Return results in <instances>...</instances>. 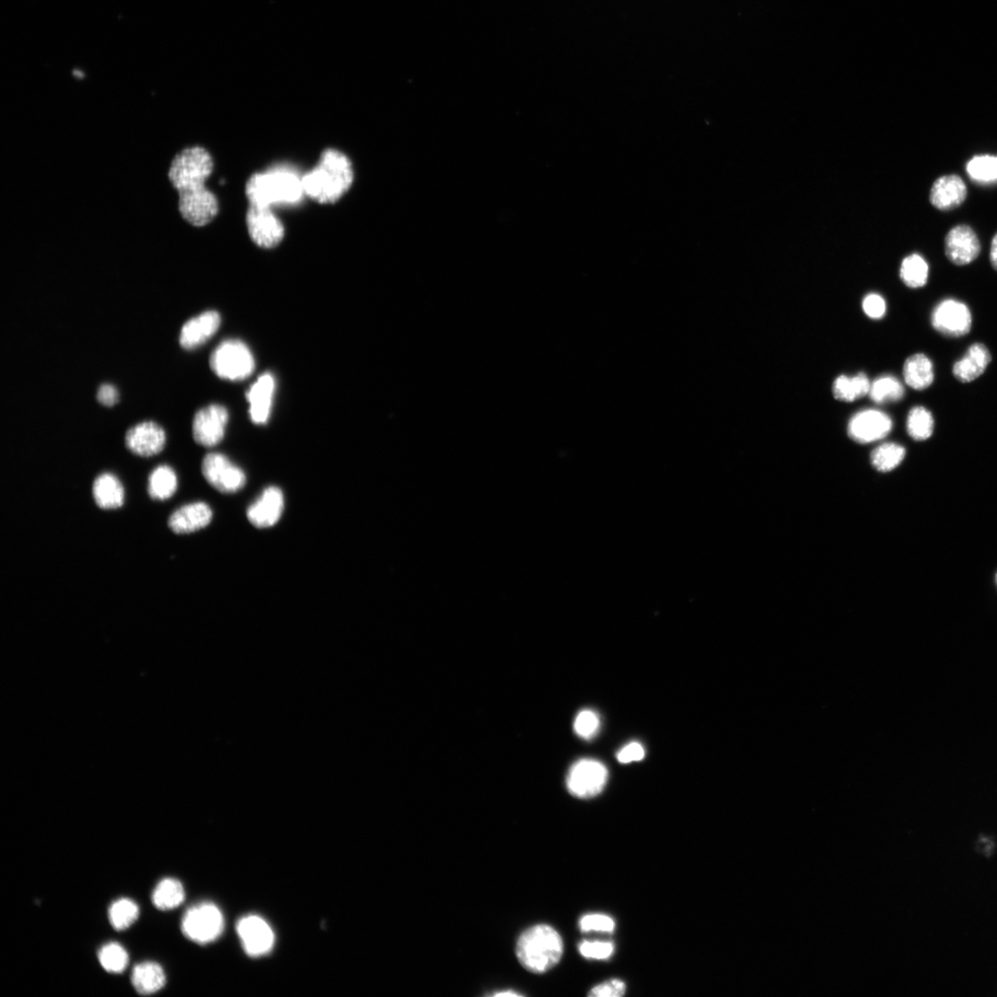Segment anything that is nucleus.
I'll return each mask as SVG.
<instances>
[{
    "instance_id": "obj_17",
    "label": "nucleus",
    "mask_w": 997,
    "mask_h": 997,
    "mask_svg": "<svg viewBox=\"0 0 997 997\" xmlns=\"http://www.w3.org/2000/svg\"><path fill=\"white\" fill-rule=\"evenodd\" d=\"M275 390L276 379L269 372L261 374L248 390L246 397L253 423L262 425L269 421Z\"/></svg>"
},
{
    "instance_id": "obj_5",
    "label": "nucleus",
    "mask_w": 997,
    "mask_h": 997,
    "mask_svg": "<svg viewBox=\"0 0 997 997\" xmlns=\"http://www.w3.org/2000/svg\"><path fill=\"white\" fill-rule=\"evenodd\" d=\"M210 366L219 378L236 382L252 374L255 362L246 344L231 339L224 341L215 349Z\"/></svg>"
},
{
    "instance_id": "obj_32",
    "label": "nucleus",
    "mask_w": 997,
    "mask_h": 997,
    "mask_svg": "<svg viewBox=\"0 0 997 997\" xmlns=\"http://www.w3.org/2000/svg\"><path fill=\"white\" fill-rule=\"evenodd\" d=\"M967 174L970 178L980 184H992L997 183V157L976 156L967 163Z\"/></svg>"
},
{
    "instance_id": "obj_23",
    "label": "nucleus",
    "mask_w": 997,
    "mask_h": 997,
    "mask_svg": "<svg viewBox=\"0 0 997 997\" xmlns=\"http://www.w3.org/2000/svg\"><path fill=\"white\" fill-rule=\"evenodd\" d=\"M132 982L140 994L149 995L165 986L166 977L163 967L158 963L146 961L134 967Z\"/></svg>"
},
{
    "instance_id": "obj_2",
    "label": "nucleus",
    "mask_w": 997,
    "mask_h": 997,
    "mask_svg": "<svg viewBox=\"0 0 997 997\" xmlns=\"http://www.w3.org/2000/svg\"><path fill=\"white\" fill-rule=\"evenodd\" d=\"M302 182L304 193L313 200L320 204L336 203L354 184V166L344 153L327 149Z\"/></svg>"
},
{
    "instance_id": "obj_43",
    "label": "nucleus",
    "mask_w": 997,
    "mask_h": 997,
    "mask_svg": "<svg viewBox=\"0 0 997 997\" xmlns=\"http://www.w3.org/2000/svg\"><path fill=\"white\" fill-rule=\"evenodd\" d=\"M494 995H496V996H519L520 994L518 993H516V992L507 991V992H501V993H495Z\"/></svg>"
},
{
    "instance_id": "obj_6",
    "label": "nucleus",
    "mask_w": 997,
    "mask_h": 997,
    "mask_svg": "<svg viewBox=\"0 0 997 997\" xmlns=\"http://www.w3.org/2000/svg\"><path fill=\"white\" fill-rule=\"evenodd\" d=\"M224 916L213 903L204 902L189 908L182 930L188 940L200 945L214 942L224 931Z\"/></svg>"
},
{
    "instance_id": "obj_37",
    "label": "nucleus",
    "mask_w": 997,
    "mask_h": 997,
    "mask_svg": "<svg viewBox=\"0 0 997 997\" xmlns=\"http://www.w3.org/2000/svg\"><path fill=\"white\" fill-rule=\"evenodd\" d=\"M574 728L579 737L583 739H591L599 730L600 719L598 715L592 711H583L577 715Z\"/></svg>"
},
{
    "instance_id": "obj_33",
    "label": "nucleus",
    "mask_w": 997,
    "mask_h": 997,
    "mask_svg": "<svg viewBox=\"0 0 997 997\" xmlns=\"http://www.w3.org/2000/svg\"><path fill=\"white\" fill-rule=\"evenodd\" d=\"M906 450L897 444H884L878 447L871 456V461L878 472L890 473L904 459Z\"/></svg>"
},
{
    "instance_id": "obj_21",
    "label": "nucleus",
    "mask_w": 997,
    "mask_h": 997,
    "mask_svg": "<svg viewBox=\"0 0 997 997\" xmlns=\"http://www.w3.org/2000/svg\"><path fill=\"white\" fill-rule=\"evenodd\" d=\"M992 361L990 351L981 343L972 345L953 366L955 378L963 384L974 382L984 374Z\"/></svg>"
},
{
    "instance_id": "obj_12",
    "label": "nucleus",
    "mask_w": 997,
    "mask_h": 997,
    "mask_svg": "<svg viewBox=\"0 0 997 997\" xmlns=\"http://www.w3.org/2000/svg\"><path fill=\"white\" fill-rule=\"evenodd\" d=\"M982 246L976 231L967 225L951 228L945 238V253L958 267L970 265L980 255Z\"/></svg>"
},
{
    "instance_id": "obj_39",
    "label": "nucleus",
    "mask_w": 997,
    "mask_h": 997,
    "mask_svg": "<svg viewBox=\"0 0 997 997\" xmlns=\"http://www.w3.org/2000/svg\"><path fill=\"white\" fill-rule=\"evenodd\" d=\"M863 308L868 317L881 319L886 314L887 304L882 296L870 294L864 300Z\"/></svg>"
},
{
    "instance_id": "obj_4",
    "label": "nucleus",
    "mask_w": 997,
    "mask_h": 997,
    "mask_svg": "<svg viewBox=\"0 0 997 997\" xmlns=\"http://www.w3.org/2000/svg\"><path fill=\"white\" fill-rule=\"evenodd\" d=\"M303 182L287 171L256 173L246 184L250 204L271 208L277 203H294L303 194Z\"/></svg>"
},
{
    "instance_id": "obj_22",
    "label": "nucleus",
    "mask_w": 997,
    "mask_h": 997,
    "mask_svg": "<svg viewBox=\"0 0 997 997\" xmlns=\"http://www.w3.org/2000/svg\"><path fill=\"white\" fill-rule=\"evenodd\" d=\"M124 488L115 476L104 473L98 476L93 485V496L97 506L105 510L117 509L124 504Z\"/></svg>"
},
{
    "instance_id": "obj_36",
    "label": "nucleus",
    "mask_w": 997,
    "mask_h": 997,
    "mask_svg": "<svg viewBox=\"0 0 997 997\" xmlns=\"http://www.w3.org/2000/svg\"><path fill=\"white\" fill-rule=\"evenodd\" d=\"M580 954L589 959L606 960L612 957L615 946L610 942H582L578 946Z\"/></svg>"
},
{
    "instance_id": "obj_34",
    "label": "nucleus",
    "mask_w": 997,
    "mask_h": 997,
    "mask_svg": "<svg viewBox=\"0 0 997 997\" xmlns=\"http://www.w3.org/2000/svg\"><path fill=\"white\" fill-rule=\"evenodd\" d=\"M98 959L104 969L110 974H122L125 971L129 956L126 950L117 943H108L98 951Z\"/></svg>"
},
{
    "instance_id": "obj_27",
    "label": "nucleus",
    "mask_w": 997,
    "mask_h": 997,
    "mask_svg": "<svg viewBox=\"0 0 997 997\" xmlns=\"http://www.w3.org/2000/svg\"><path fill=\"white\" fill-rule=\"evenodd\" d=\"M177 489V475L166 464L158 466L149 477V492L154 500L166 501Z\"/></svg>"
},
{
    "instance_id": "obj_41",
    "label": "nucleus",
    "mask_w": 997,
    "mask_h": 997,
    "mask_svg": "<svg viewBox=\"0 0 997 997\" xmlns=\"http://www.w3.org/2000/svg\"><path fill=\"white\" fill-rule=\"evenodd\" d=\"M119 391L109 384L102 385L98 392V400L106 406H113L119 401Z\"/></svg>"
},
{
    "instance_id": "obj_14",
    "label": "nucleus",
    "mask_w": 997,
    "mask_h": 997,
    "mask_svg": "<svg viewBox=\"0 0 997 997\" xmlns=\"http://www.w3.org/2000/svg\"><path fill=\"white\" fill-rule=\"evenodd\" d=\"M892 427V420L887 414L879 410L866 409L849 421L848 431L854 441L869 444L884 439Z\"/></svg>"
},
{
    "instance_id": "obj_7",
    "label": "nucleus",
    "mask_w": 997,
    "mask_h": 997,
    "mask_svg": "<svg viewBox=\"0 0 997 997\" xmlns=\"http://www.w3.org/2000/svg\"><path fill=\"white\" fill-rule=\"evenodd\" d=\"M201 473L205 480L222 493H236L247 482L245 473L226 456L211 453L204 456Z\"/></svg>"
},
{
    "instance_id": "obj_1",
    "label": "nucleus",
    "mask_w": 997,
    "mask_h": 997,
    "mask_svg": "<svg viewBox=\"0 0 997 997\" xmlns=\"http://www.w3.org/2000/svg\"><path fill=\"white\" fill-rule=\"evenodd\" d=\"M211 154L195 145L175 155L170 163L167 179L178 192V209L181 217L195 227L210 224L219 213L217 196L205 183L214 171Z\"/></svg>"
},
{
    "instance_id": "obj_11",
    "label": "nucleus",
    "mask_w": 997,
    "mask_h": 997,
    "mask_svg": "<svg viewBox=\"0 0 997 997\" xmlns=\"http://www.w3.org/2000/svg\"><path fill=\"white\" fill-rule=\"evenodd\" d=\"M228 422V413L220 405H211L199 410L192 422L195 442L205 447L217 446L223 439Z\"/></svg>"
},
{
    "instance_id": "obj_35",
    "label": "nucleus",
    "mask_w": 997,
    "mask_h": 997,
    "mask_svg": "<svg viewBox=\"0 0 997 997\" xmlns=\"http://www.w3.org/2000/svg\"><path fill=\"white\" fill-rule=\"evenodd\" d=\"M615 927L613 918L603 914L585 915L579 920V928L583 933H612Z\"/></svg>"
},
{
    "instance_id": "obj_10",
    "label": "nucleus",
    "mask_w": 997,
    "mask_h": 997,
    "mask_svg": "<svg viewBox=\"0 0 997 997\" xmlns=\"http://www.w3.org/2000/svg\"><path fill=\"white\" fill-rule=\"evenodd\" d=\"M246 222L251 241L260 248H276L285 237V227L271 208L250 204Z\"/></svg>"
},
{
    "instance_id": "obj_15",
    "label": "nucleus",
    "mask_w": 997,
    "mask_h": 997,
    "mask_svg": "<svg viewBox=\"0 0 997 997\" xmlns=\"http://www.w3.org/2000/svg\"><path fill=\"white\" fill-rule=\"evenodd\" d=\"M166 436L164 429L152 422H144L131 428L125 436L127 448L136 456L150 457L165 447Z\"/></svg>"
},
{
    "instance_id": "obj_28",
    "label": "nucleus",
    "mask_w": 997,
    "mask_h": 997,
    "mask_svg": "<svg viewBox=\"0 0 997 997\" xmlns=\"http://www.w3.org/2000/svg\"><path fill=\"white\" fill-rule=\"evenodd\" d=\"M929 277V266L925 258L919 254L906 257L900 268V278L908 287L920 288L926 285Z\"/></svg>"
},
{
    "instance_id": "obj_38",
    "label": "nucleus",
    "mask_w": 997,
    "mask_h": 997,
    "mask_svg": "<svg viewBox=\"0 0 997 997\" xmlns=\"http://www.w3.org/2000/svg\"><path fill=\"white\" fill-rule=\"evenodd\" d=\"M626 993V984L620 979H611L592 989L591 997H622Z\"/></svg>"
},
{
    "instance_id": "obj_44",
    "label": "nucleus",
    "mask_w": 997,
    "mask_h": 997,
    "mask_svg": "<svg viewBox=\"0 0 997 997\" xmlns=\"http://www.w3.org/2000/svg\"><path fill=\"white\" fill-rule=\"evenodd\" d=\"M995 580H996V584H997V575H996Z\"/></svg>"
},
{
    "instance_id": "obj_30",
    "label": "nucleus",
    "mask_w": 997,
    "mask_h": 997,
    "mask_svg": "<svg viewBox=\"0 0 997 997\" xmlns=\"http://www.w3.org/2000/svg\"><path fill=\"white\" fill-rule=\"evenodd\" d=\"M934 428V421L929 410L924 406L914 407L907 419V431L916 441L929 439Z\"/></svg>"
},
{
    "instance_id": "obj_9",
    "label": "nucleus",
    "mask_w": 997,
    "mask_h": 997,
    "mask_svg": "<svg viewBox=\"0 0 997 997\" xmlns=\"http://www.w3.org/2000/svg\"><path fill=\"white\" fill-rule=\"evenodd\" d=\"M932 326L938 333L952 338L970 333L973 326L972 312L966 304L947 299L938 303L931 317Z\"/></svg>"
},
{
    "instance_id": "obj_18",
    "label": "nucleus",
    "mask_w": 997,
    "mask_h": 997,
    "mask_svg": "<svg viewBox=\"0 0 997 997\" xmlns=\"http://www.w3.org/2000/svg\"><path fill=\"white\" fill-rule=\"evenodd\" d=\"M967 196V186L959 175H946L933 183L930 202L937 210L949 212L959 208Z\"/></svg>"
},
{
    "instance_id": "obj_20",
    "label": "nucleus",
    "mask_w": 997,
    "mask_h": 997,
    "mask_svg": "<svg viewBox=\"0 0 997 997\" xmlns=\"http://www.w3.org/2000/svg\"><path fill=\"white\" fill-rule=\"evenodd\" d=\"M213 518L210 507L204 503H193L174 512L168 520L169 529L175 534H189L208 526Z\"/></svg>"
},
{
    "instance_id": "obj_24",
    "label": "nucleus",
    "mask_w": 997,
    "mask_h": 997,
    "mask_svg": "<svg viewBox=\"0 0 997 997\" xmlns=\"http://www.w3.org/2000/svg\"><path fill=\"white\" fill-rule=\"evenodd\" d=\"M905 383L917 391L930 388L934 379L933 365L925 354H916L907 359L903 367Z\"/></svg>"
},
{
    "instance_id": "obj_3",
    "label": "nucleus",
    "mask_w": 997,
    "mask_h": 997,
    "mask_svg": "<svg viewBox=\"0 0 997 997\" xmlns=\"http://www.w3.org/2000/svg\"><path fill=\"white\" fill-rule=\"evenodd\" d=\"M563 938L553 927L535 925L524 931L516 946L518 960L524 969L533 974H545L562 959Z\"/></svg>"
},
{
    "instance_id": "obj_25",
    "label": "nucleus",
    "mask_w": 997,
    "mask_h": 997,
    "mask_svg": "<svg viewBox=\"0 0 997 997\" xmlns=\"http://www.w3.org/2000/svg\"><path fill=\"white\" fill-rule=\"evenodd\" d=\"M185 899L183 885L175 878H165L156 887L152 901L161 911H169L179 907Z\"/></svg>"
},
{
    "instance_id": "obj_26",
    "label": "nucleus",
    "mask_w": 997,
    "mask_h": 997,
    "mask_svg": "<svg viewBox=\"0 0 997 997\" xmlns=\"http://www.w3.org/2000/svg\"><path fill=\"white\" fill-rule=\"evenodd\" d=\"M871 383L865 373L854 377L839 376L833 386V395L842 402H854L869 395Z\"/></svg>"
},
{
    "instance_id": "obj_19",
    "label": "nucleus",
    "mask_w": 997,
    "mask_h": 997,
    "mask_svg": "<svg viewBox=\"0 0 997 997\" xmlns=\"http://www.w3.org/2000/svg\"><path fill=\"white\" fill-rule=\"evenodd\" d=\"M220 324L221 317L215 311H205L189 320L181 331V345L192 350L203 345L216 335Z\"/></svg>"
},
{
    "instance_id": "obj_13",
    "label": "nucleus",
    "mask_w": 997,
    "mask_h": 997,
    "mask_svg": "<svg viewBox=\"0 0 997 997\" xmlns=\"http://www.w3.org/2000/svg\"><path fill=\"white\" fill-rule=\"evenodd\" d=\"M237 932L246 953L253 958L268 954L275 945V933L271 926L257 916L242 918Z\"/></svg>"
},
{
    "instance_id": "obj_42",
    "label": "nucleus",
    "mask_w": 997,
    "mask_h": 997,
    "mask_svg": "<svg viewBox=\"0 0 997 997\" xmlns=\"http://www.w3.org/2000/svg\"><path fill=\"white\" fill-rule=\"evenodd\" d=\"M990 261L993 268L997 271V233L993 238L990 250Z\"/></svg>"
},
{
    "instance_id": "obj_16",
    "label": "nucleus",
    "mask_w": 997,
    "mask_h": 997,
    "mask_svg": "<svg viewBox=\"0 0 997 997\" xmlns=\"http://www.w3.org/2000/svg\"><path fill=\"white\" fill-rule=\"evenodd\" d=\"M285 508L283 491L277 487H268L248 508L247 517L258 529H268L281 518Z\"/></svg>"
},
{
    "instance_id": "obj_8",
    "label": "nucleus",
    "mask_w": 997,
    "mask_h": 997,
    "mask_svg": "<svg viewBox=\"0 0 997 997\" xmlns=\"http://www.w3.org/2000/svg\"><path fill=\"white\" fill-rule=\"evenodd\" d=\"M608 771L601 762L582 759L571 768L567 780L569 793L581 799L593 798L604 789Z\"/></svg>"
},
{
    "instance_id": "obj_29",
    "label": "nucleus",
    "mask_w": 997,
    "mask_h": 997,
    "mask_svg": "<svg viewBox=\"0 0 997 997\" xmlns=\"http://www.w3.org/2000/svg\"><path fill=\"white\" fill-rule=\"evenodd\" d=\"M905 390L899 380L892 376L878 378L871 384L869 396L877 404H889L900 401Z\"/></svg>"
},
{
    "instance_id": "obj_31",
    "label": "nucleus",
    "mask_w": 997,
    "mask_h": 997,
    "mask_svg": "<svg viewBox=\"0 0 997 997\" xmlns=\"http://www.w3.org/2000/svg\"><path fill=\"white\" fill-rule=\"evenodd\" d=\"M138 905L132 899H121L115 901L109 908V921L116 931H123L132 926L139 918Z\"/></svg>"
},
{
    "instance_id": "obj_40",
    "label": "nucleus",
    "mask_w": 997,
    "mask_h": 997,
    "mask_svg": "<svg viewBox=\"0 0 997 997\" xmlns=\"http://www.w3.org/2000/svg\"><path fill=\"white\" fill-rule=\"evenodd\" d=\"M644 757V749L639 743H631L624 747L618 754V759L622 764L641 761Z\"/></svg>"
}]
</instances>
